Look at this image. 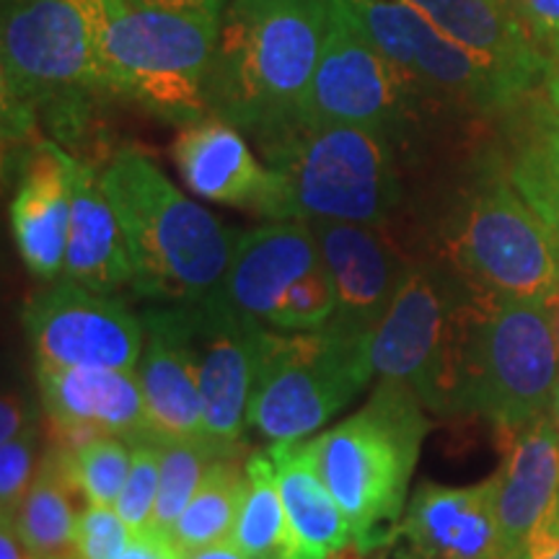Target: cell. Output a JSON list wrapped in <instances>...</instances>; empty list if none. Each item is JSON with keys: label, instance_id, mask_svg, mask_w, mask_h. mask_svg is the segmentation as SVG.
<instances>
[{"label": "cell", "instance_id": "6da1fadb", "mask_svg": "<svg viewBox=\"0 0 559 559\" xmlns=\"http://www.w3.org/2000/svg\"><path fill=\"white\" fill-rule=\"evenodd\" d=\"M330 0H228L210 75V115L257 143L304 115Z\"/></svg>", "mask_w": 559, "mask_h": 559}, {"label": "cell", "instance_id": "7a4b0ae2", "mask_svg": "<svg viewBox=\"0 0 559 559\" xmlns=\"http://www.w3.org/2000/svg\"><path fill=\"white\" fill-rule=\"evenodd\" d=\"M132 260V285L156 304H194L223 290L239 236L187 198L140 151H120L99 171Z\"/></svg>", "mask_w": 559, "mask_h": 559}, {"label": "cell", "instance_id": "3957f363", "mask_svg": "<svg viewBox=\"0 0 559 559\" xmlns=\"http://www.w3.org/2000/svg\"><path fill=\"white\" fill-rule=\"evenodd\" d=\"M432 254L489 296L549 300L559 293V243L519 187L506 158H487L432 226Z\"/></svg>", "mask_w": 559, "mask_h": 559}, {"label": "cell", "instance_id": "277c9868", "mask_svg": "<svg viewBox=\"0 0 559 559\" xmlns=\"http://www.w3.org/2000/svg\"><path fill=\"white\" fill-rule=\"evenodd\" d=\"M221 13L164 11L102 0L99 70L104 94L122 96L160 120L192 124L210 115V75Z\"/></svg>", "mask_w": 559, "mask_h": 559}, {"label": "cell", "instance_id": "5b68a950", "mask_svg": "<svg viewBox=\"0 0 559 559\" xmlns=\"http://www.w3.org/2000/svg\"><path fill=\"white\" fill-rule=\"evenodd\" d=\"M425 412L409 386L379 379L362 409L311 438L321 477L360 549L383 542L381 528L400 526L412 472L430 428Z\"/></svg>", "mask_w": 559, "mask_h": 559}, {"label": "cell", "instance_id": "8992f818", "mask_svg": "<svg viewBox=\"0 0 559 559\" xmlns=\"http://www.w3.org/2000/svg\"><path fill=\"white\" fill-rule=\"evenodd\" d=\"M257 148L288 181L298 218L394 226L407 207V148L383 132L300 120Z\"/></svg>", "mask_w": 559, "mask_h": 559}, {"label": "cell", "instance_id": "52a82bcc", "mask_svg": "<svg viewBox=\"0 0 559 559\" xmlns=\"http://www.w3.org/2000/svg\"><path fill=\"white\" fill-rule=\"evenodd\" d=\"M481 290L432 254H415L373 332L376 376L409 386L432 415L461 412V383Z\"/></svg>", "mask_w": 559, "mask_h": 559}, {"label": "cell", "instance_id": "ba28073f", "mask_svg": "<svg viewBox=\"0 0 559 559\" xmlns=\"http://www.w3.org/2000/svg\"><path fill=\"white\" fill-rule=\"evenodd\" d=\"M102 0H11L3 11V140L29 138L39 111L99 94Z\"/></svg>", "mask_w": 559, "mask_h": 559}, {"label": "cell", "instance_id": "9c48e42d", "mask_svg": "<svg viewBox=\"0 0 559 559\" xmlns=\"http://www.w3.org/2000/svg\"><path fill=\"white\" fill-rule=\"evenodd\" d=\"M373 337L326 324L313 332L264 326L247 425L270 443L306 440L376 376Z\"/></svg>", "mask_w": 559, "mask_h": 559}, {"label": "cell", "instance_id": "30bf717a", "mask_svg": "<svg viewBox=\"0 0 559 559\" xmlns=\"http://www.w3.org/2000/svg\"><path fill=\"white\" fill-rule=\"evenodd\" d=\"M559 389V337L549 300L481 293L461 383V412L500 436L549 415Z\"/></svg>", "mask_w": 559, "mask_h": 559}, {"label": "cell", "instance_id": "8fae6325", "mask_svg": "<svg viewBox=\"0 0 559 559\" xmlns=\"http://www.w3.org/2000/svg\"><path fill=\"white\" fill-rule=\"evenodd\" d=\"M428 107L415 86L353 24L337 0H330L324 50L300 120L368 128L412 151Z\"/></svg>", "mask_w": 559, "mask_h": 559}, {"label": "cell", "instance_id": "7c38bea8", "mask_svg": "<svg viewBox=\"0 0 559 559\" xmlns=\"http://www.w3.org/2000/svg\"><path fill=\"white\" fill-rule=\"evenodd\" d=\"M430 107L506 111L498 91L469 55L438 32L407 0H337Z\"/></svg>", "mask_w": 559, "mask_h": 559}, {"label": "cell", "instance_id": "4fadbf2b", "mask_svg": "<svg viewBox=\"0 0 559 559\" xmlns=\"http://www.w3.org/2000/svg\"><path fill=\"white\" fill-rule=\"evenodd\" d=\"M24 326L41 366L135 370L143 355V319L111 293L68 277L26 300Z\"/></svg>", "mask_w": 559, "mask_h": 559}, {"label": "cell", "instance_id": "5bb4252c", "mask_svg": "<svg viewBox=\"0 0 559 559\" xmlns=\"http://www.w3.org/2000/svg\"><path fill=\"white\" fill-rule=\"evenodd\" d=\"M181 306L187 311L200 373L205 436L228 445H243V430L249 428V394L264 324L243 313L226 296V290Z\"/></svg>", "mask_w": 559, "mask_h": 559}, {"label": "cell", "instance_id": "9a60e30c", "mask_svg": "<svg viewBox=\"0 0 559 559\" xmlns=\"http://www.w3.org/2000/svg\"><path fill=\"white\" fill-rule=\"evenodd\" d=\"M185 185L202 200L249 210L267 221L298 218L288 181L251 151L247 135L221 117L185 124L171 145Z\"/></svg>", "mask_w": 559, "mask_h": 559}, {"label": "cell", "instance_id": "2e32d148", "mask_svg": "<svg viewBox=\"0 0 559 559\" xmlns=\"http://www.w3.org/2000/svg\"><path fill=\"white\" fill-rule=\"evenodd\" d=\"M306 221L317 236L337 293L332 324L373 337L415 254L394 226L324 218Z\"/></svg>", "mask_w": 559, "mask_h": 559}, {"label": "cell", "instance_id": "e0dca14e", "mask_svg": "<svg viewBox=\"0 0 559 559\" xmlns=\"http://www.w3.org/2000/svg\"><path fill=\"white\" fill-rule=\"evenodd\" d=\"M443 32L498 91L506 111L531 94L547 68L539 39L506 0H407Z\"/></svg>", "mask_w": 559, "mask_h": 559}, {"label": "cell", "instance_id": "ac0fdd59", "mask_svg": "<svg viewBox=\"0 0 559 559\" xmlns=\"http://www.w3.org/2000/svg\"><path fill=\"white\" fill-rule=\"evenodd\" d=\"M145 330L135 368L153 443L205 436V404L194 362L190 324L181 304H160L140 313Z\"/></svg>", "mask_w": 559, "mask_h": 559}, {"label": "cell", "instance_id": "d6986e66", "mask_svg": "<svg viewBox=\"0 0 559 559\" xmlns=\"http://www.w3.org/2000/svg\"><path fill=\"white\" fill-rule=\"evenodd\" d=\"M37 386L60 445L81 443L94 436H117L130 445L151 440L135 370L37 362Z\"/></svg>", "mask_w": 559, "mask_h": 559}, {"label": "cell", "instance_id": "ffe728a7", "mask_svg": "<svg viewBox=\"0 0 559 559\" xmlns=\"http://www.w3.org/2000/svg\"><path fill=\"white\" fill-rule=\"evenodd\" d=\"M495 498V477L472 487L419 485L394 528L402 542L400 559H508Z\"/></svg>", "mask_w": 559, "mask_h": 559}, {"label": "cell", "instance_id": "44dd1931", "mask_svg": "<svg viewBox=\"0 0 559 559\" xmlns=\"http://www.w3.org/2000/svg\"><path fill=\"white\" fill-rule=\"evenodd\" d=\"M321 267L326 264L309 221H267L239 234L223 290L243 313L270 326L285 296Z\"/></svg>", "mask_w": 559, "mask_h": 559}, {"label": "cell", "instance_id": "7402d4cb", "mask_svg": "<svg viewBox=\"0 0 559 559\" xmlns=\"http://www.w3.org/2000/svg\"><path fill=\"white\" fill-rule=\"evenodd\" d=\"M70 210L73 156L52 140H39L24 160L11 200V228L26 270L41 283H55L66 270Z\"/></svg>", "mask_w": 559, "mask_h": 559}, {"label": "cell", "instance_id": "603a6c76", "mask_svg": "<svg viewBox=\"0 0 559 559\" xmlns=\"http://www.w3.org/2000/svg\"><path fill=\"white\" fill-rule=\"evenodd\" d=\"M502 438H508V445L495 474V510L502 551L513 559L559 502V428L549 412Z\"/></svg>", "mask_w": 559, "mask_h": 559}, {"label": "cell", "instance_id": "cb8c5ba5", "mask_svg": "<svg viewBox=\"0 0 559 559\" xmlns=\"http://www.w3.org/2000/svg\"><path fill=\"white\" fill-rule=\"evenodd\" d=\"M62 277L96 293H120L132 285V260L115 207L102 190L99 171L73 158V210Z\"/></svg>", "mask_w": 559, "mask_h": 559}, {"label": "cell", "instance_id": "d4e9b609", "mask_svg": "<svg viewBox=\"0 0 559 559\" xmlns=\"http://www.w3.org/2000/svg\"><path fill=\"white\" fill-rule=\"evenodd\" d=\"M280 495L293 531V559H334L353 547V528L321 477L313 440L270 445Z\"/></svg>", "mask_w": 559, "mask_h": 559}, {"label": "cell", "instance_id": "484cf974", "mask_svg": "<svg viewBox=\"0 0 559 559\" xmlns=\"http://www.w3.org/2000/svg\"><path fill=\"white\" fill-rule=\"evenodd\" d=\"M508 111V174L559 243V111L531 94Z\"/></svg>", "mask_w": 559, "mask_h": 559}, {"label": "cell", "instance_id": "4316f807", "mask_svg": "<svg viewBox=\"0 0 559 559\" xmlns=\"http://www.w3.org/2000/svg\"><path fill=\"white\" fill-rule=\"evenodd\" d=\"M70 495L73 487L62 469L60 451H47L24 502L11 515L19 536L39 559H75L79 513L73 510Z\"/></svg>", "mask_w": 559, "mask_h": 559}, {"label": "cell", "instance_id": "83f0119b", "mask_svg": "<svg viewBox=\"0 0 559 559\" xmlns=\"http://www.w3.org/2000/svg\"><path fill=\"white\" fill-rule=\"evenodd\" d=\"M230 542L249 559H293L296 551L270 449L247 456V489Z\"/></svg>", "mask_w": 559, "mask_h": 559}, {"label": "cell", "instance_id": "f1b7e54d", "mask_svg": "<svg viewBox=\"0 0 559 559\" xmlns=\"http://www.w3.org/2000/svg\"><path fill=\"white\" fill-rule=\"evenodd\" d=\"M247 489V456H226L210 466L198 492L179 515L171 539L181 551L230 539Z\"/></svg>", "mask_w": 559, "mask_h": 559}, {"label": "cell", "instance_id": "f546056e", "mask_svg": "<svg viewBox=\"0 0 559 559\" xmlns=\"http://www.w3.org/2000/svg\"><path fill=\"white\" fill-rule=\"evenodd\" d=\"M160 445V477L158 498L153 510L151 528L169 534L177 526L179 515L185 513L187 502L198 492L200 481L205 479L210 466L218 459L239 456L243 445H228L210 436H192L179 440H166Z\"/></svg>", "mask_w": 559, "mask_h": 559}, {"label": "cell", "instance_id": "4dcf8cb0", "mask_svg": "<svg viewBox=\"0 0 559 559\" xmlns=\"http://www.w3.org/2000/svg\"><path fill=\"white\" fill-rule=\"evenodd\" d=\"M70 487L86 506L115 508L130 472L132 445L117 436H94L73 445H58Z\"/></svg>", "mask_w": 559, "mask_h": 559}, {"label": "cell", "instance_id": "1f68e13d", "mask_svg": "<svg viewBox=\"0 0 559 559\" xmlns=\"http://www.w3.org/2000/svg\"><path fill=\"white\" fill-rule=\"evenodd\" d=\"M334 311H337V293L330 270L321 267L300 280L285 296L270 326L280 332H313L330 324Z\"/></svg>", "mask_w": 559, "mask_h": 559}, {"label": "cell", "instance_id": "d6a6232c", "mask_svg": "<svg viewBox=\"0 0 559 559\" xmlns=\"http://www.w3.org/2000/svg\"><path fill=\"white\" fill-rule=\"evenodd\" d=\"M158 477H160V445L143 440L132 443L130 472L124 487L117 500V513L132 531L151 528L153 510L158 498Z\"/></svg>", "mask_w": 559, "mask_h": 559}, {"label": "cell", "instance_id": "836d02e7", "mask_svg": "<svg viewBox=\"0 0 559 559\" xmlns=\"http://www.w3.org/2000/svg\"><path fill=\"white\" fill-rule=\"evenodd\" d=\"M37 425L29 423L16 438L0 440V515H13L37 474Z\"/></svg>", "mask_w": 559, "mask_h": 559}, {"label": "cell", "instance_id": "e575fe53", "mask_svg": "<svg viewBox=\"0 0 559 559\" xmlns=\"http://www.w3.org/2000/svg\"><path fill=\"white\" fill-rule=\"evenodd\" d=\"M132 531L117 508L86 506L75 528V559H122L130 547Z\"/></svg>", "mask_w": 559, "mask_h": 559}, {"label": "cell", "instance_id": "d590c367", "mask_svg": "<svg viewBox=\"0 0 559 559\" xmlns=\"http://www.w3.org/2000/svg\"><path fill=\"white\" fill-rule=\"evenodd\" d=\"M539 45L559 47V0H506Z\"/></svg>", "mask_w": 559, "mask_h": 559}, {"label": "cell", "instance_id": "8d00e7d4", "mask_svg": "<svg viewBox=\"0 0 559 559\" xmlns=\"http://www.w3.org/2000/svg\"><path fill=\"white\" fill-rule=\"evenodd\" d=\"M513 559H559V502L531 531L523 549Z\"/></svg>", "mask_w": 559, "mask_h": 559}, {"label": "cell", "instance_id": "74e56055", "mask_svg": "<svg viewBox=\"0 0 559 559\" xmlns=\"http://www.w3.org/2000/svg\"><path fill=\"white\" fill-rule=\"evenodd\" d=\"M122 559H185V551L169 534H160L156 528L135 531L130 547L124 549Z\"/></svg>", "mask_w": 559, "mask_h": 559}, {"label": "cell", "instance_id": "f35d334b", "mask_svg": "<svg viewBox=\"0 0 559 559\" xmlns=\"http://www.w3.org/2000/svg\"><path fill=\"white\" fill-rule=\"evenodd\" d=\"M29 423L32 419L26 415L21 394H16V391H5L3 402H0V440L16 438Z\"/></svg>", "mask_w": 559, "mask_h": 559}, {"label": "cell", "instance_id": "ab89813d", "mask_svg": "<svg viewBox=\"0 0 559 559\" xmlns=\"http://www.w3.org/2000/svg\"><path fill=\"white\" fill-rule=\"evenodd\" d=\"M130 3L148 5L164 11H192V13H223L228 0H130Z\"/></svg>", "mask_w": 559, "mask_h": 559}, {"label": "cell", "instance_id": "60d3db41", "mask_svg": "<svg viewBox=\"0 0 559 559\" xmlns=\"http://www.w3.org/2000/svg\"><path fill=\"white\" fill-rule=\"evenodd\" d=\"M0 559H39L19 536L11 515H3V523H0Z\"/></svg>", "mask_w": 559, "mask_h": 559}, {"label": "cell", "instance_id": "b9f144b4", "mask_svg": "<svg viewBox=\"0 0 559 559\" xmlns=\"http://www.w3.org/2000/svg\"><path fill=\"white\" fill-rule=\"evenodd\" d=\"M185 559H249L230 539L207 544V547L185 551Z\"/></svg>", "mask_w": 559, "mask_h": 559}, {"label": "cell", "instance_id": "7bdbcfd3", "mask_svg": "<svg viewBox=\"0 0 559 559\" xmlns=\"http://www.w3.org/2000/svg\"><path fill=\"white\" fill-rule=\"evenodd\" d=\"M542 86L547 102L559 111V47H551V52H547V68H544Z\"/></svg>", "mask_w": 559, "mask_h": 559}, {"label": "cell", "instance_id": "ee69618b", "mask_svg": "<svg viewBox=\"0 0 559 559\" xmlns=\"http://www.w3.org/2000/svg\"><path fill=\"white\" fill-rule=\"evenodd\" d=\"M555 324H557V337H559V293H557V298H555Z\"/></svg>", "mask_w": 559, "mask_h": 559}, {"label": "cell", "instance_id": "f6af8a7d", "mask_svg": "<svg viewBox=\"0 0 559 559\" xmlns=\"http://www.w3.org/2000/svg\"><path fill=\"white\" fill-rule=\"evenodd\" d=\"M551 415H555V423L559 428V389H557V400H555V407H551Z\"/></svg>", "mask_w": 559, "mask_h": 559}]
</instances>
